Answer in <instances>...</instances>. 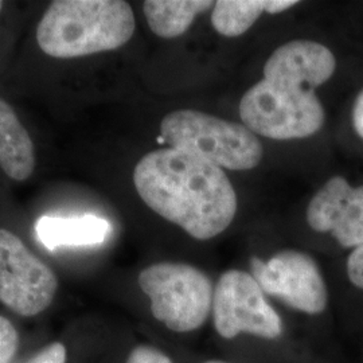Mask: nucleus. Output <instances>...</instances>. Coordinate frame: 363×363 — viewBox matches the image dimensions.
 Listing matches in <instances>:
<instances>
[{"label":"nucleus","instance_id":"obj_1","mask_svg":"<svg viewBox=\"0 0 363 363\" xmlns=\"http://www.w3.org/2000/svg\"><path fill=\"white\" fill-rule=\"evenodd\" d=\"M337 69L333 52L308 39L291 40L272 52L264 66V79L240 103L245 127L274 140L303 139L325 124V108L315 89Z\"/></svg>","mask_w":363,"mask_h":363},{"label":"nucleus","instance_id":"obj_2","mask_svg":"<svg viewBox=\"0 0 363 363\" xmlns=\"http://www.w3.org/2000/svg\"><path fill=\"white\" fill-rule=\"evenodd\" d=\"M133 183L148 208L196 240L222 233L237 213V195L223 169L171 147L143 156Z\"/></svg>","mask_w":363,"mask_h":363},{"label":"nucleus","instance_id":"obj_3","mask_svg":"<svg viewBox=\"0 0 363 363\" xmlns=\"http://www.w3.org/2000/svg\"><path fill=\"white\" fill-rule=\"evenodd\" d=\"M135 25L133 11L123 0H55L42 15L37 42L52 58H77L121 48Z\"/></svg>","mask_w":363,"mask_h":363},{"label":"nucleus","instance_id":"obj_4","mask_svg":"<svg viewBox=\"0 0 363 363\" xmlns=\"http://www.w3.org/2000/svg\"><path fill=\"white\" fill-rule=\"evenodd\" d=\"M162 139L190 155L199 156L217 167L244 171L262 159L259 138L242 124L222 120L199 111H175L162 120Z\"/></svg>","mask_w":363,"mask_h":363},{"label":"nucleus","instance_id":"obj_5","mask_svg":"<svg viewBox=\"0 0 363 363\" xmlns=\"http://www.w3.org/2000/svg\"><path fill=\"white\" fill-rule=\"evenodd\" d=\"M156 320L175 333L201 328L213 310L214 288L208 274L190 264L159 262L139 274Z\"/></svg>","mask_w":363,"mask_h":363},{"label":"nucleus","instance_id":"obj_6","mask_svg":"<svg viewBox=\"0 0 363 363\" xmlns=\"http://www.w3.org/2000/svg\"><path fill=\"white\" fill-rule=\"evenodd\" d=\"M211 311L216 331L225 339L249 334L271 340L284 331L280 315L268 303L256 279L244 271L230 269L220 276Z\"/></svg>","mask_w":363,"mask_h":363},{"label":"nucleus","instance_id":"obj_7","mask_svg":"<svg viewBox=\"0 0 363 363\" xmlns=\"http://www.w3.org/2000/svg\"><path fill=\"white\" fill-rule=\"evenodd\" d=\"M58 288L52 269L13 232L0 229V303L21 316H35Z\"/></svg>","mask_w":363,"mask_h":363},{"label":"nucleus","instance_id":"obj_8","mask_svg":"<svg viewBox=\"0 0 363 363\" xmlns=\"http://www.w3.org/2000/svg\"><path fill=\"white\" fill-rule=\"evenodd\" d=\"M252 276L264 294L280 298L288 307L318 315L327 307V286L316 261L298 250H281L271 259H250Z\"/></svg>","mask_w":363,"mask_h":363},{"label":"nucleus","instance_id":"obj_9","mask_svg":"<svg viewBox=\"0 0 363 363\" xmlns=\"http://www.w3.org/2000/svg\"><path fill=\"white\" fill-rule=\"evenodd\" d=\"M307 222L315 232L331 233L343 247L363 244V184L352 187L343 177H333L313 195Z\"/></svg>","mask_w":363,"mask_h":363},{"label":"nucleus","instance_id":"obj_10","mask_svg":"<svg viewBox=\"0 0 363 363\" xmlns=\"http://www.w3.org/2000/svg\"><path fill=\"white\" fill-rule=\"evenodd\" d=\"M35 233L49 250L60 247H91L104 242L111 233V223L96 216L42 217L35 225Z\"/></svg>","mask_w":363,"mask_h":363},{"label":"nucleus","instance_id":"obj_11","mask_svg":"<svg viewBox=\"0 0 363 363\" xmlns=\"http://www.w3.org/2000/svg\"><path fill=\"white\" fill-rule=\"evenodd\" d=\"M35 166L34 145L15 111L0 99V169L13 181H26Z\"/></svg>","mask_w":363,"mask_h":363},{"label":"nucleus","instance_id":"obj_12","mask_svg":"<svg viewBox=\"0 0 363 363\" xmlns=\"http://www.w3.org/2000/svg\"><path fill=\"white\" fill-rule=\"evenodd\" d=\"M208 0H147L143 11L152 33L160 38H177L193 25L196 15L214 7Z\"/></svg>","mask_w":363,"mask_h":363},{"label":"nucleus","instance_id":"obj_13","mask_svg":"<svg viewBox=\"0 0 363 363\" xmlns=\"http://www.w3.org/2000/svg\"><path fill=\"white\" fill-rule=\"evenodd\" d=\"M265 6L267 0H220L213 7L211 23L220 35L234 38L253 26Z\"/></svg>","mask_w":363,"mask_h":363},{"label":"nucleus","instance_id":"obj_14","mask_svg":"<svg viewBox=\"0 0 363 363\" xmlns=\"http://www.w3.org/2000/svg\"><path fill=\"white\" fill-rule=\"evenodd\" d=\"M18 346V331L9 319L0 316V363L13 362Z\"/></svg>","mask_w":363,"mask_h":363},{"label":"nucleus","instance_id":"obj_15","mask_svg":"<svg viewBox=\"0 0 363 363\" xmlns=\"http://www.w3.org/2000/svg\"><path fill=\"white\" fill-rule=\"evenodd\" d=\"M125 363H172V361L163 351L143 345L130 351Z\"/></svg>","mask_w":363,"mask_h":363},{"label":"nucleus","instance_id":"obj_16","mask_svg":"<svg viewBox=\"0 0 363 363\" xmlns=\"http://www.w3.org/2000/svg\"><path fill=\"white\" fill-rule=\"evenodd\" d=\"M347 276L354 286L363 289V244L355 247L347 259Z\"/></svg>","mask_w":363,"mask_h":363},{"label":"nucleus","instance_id":"obj_17","mask_svg":"<svg viewBox=\"0 0 363 363\" xmlns=\"http://www.w3.org/2000/svg\"><path fill=\"white\" fill-rule=\"evenodd\" d=\"M27 363H66L65 346L60 342L52 343L39 351Z\"/></svg>","mask_w":363,"mask_h":363},{"label":"nucleus","instance_id":"obj_18","mask_svg":"<svg viewBox=\"0 0 363 363\" xmlns=\"http://www.w3.org/2000/svg\"><path fill=\"white\" fill-rule=\"evenodd\" d=\"M352 125L357 135L363 139V89L358 93L352 106Z\"/></svg>","mask_w":363,"mask_h":363},{"label":"nucleus","instance_id":"obj_19","mask_svg":"<svg viewBox=\"0 0 363 363\" xmlns=\"http://www.w3.org/2000/svg\"><path fill=\"white\" fill-rule=\"evenodd\" d=\"M298 4V1L294 0H267L265 13H279L286 11L288 9Z\"/></svg>","mask_w":363,"mask_h":363},{"label":"nucleus","instance_id":"obj_20","mask_svg":"<svg viewBox=\"0 0 363 363\" xmlns=\"http://www.w3.org/2000/svg\"><path fill=\"white\" fill-rule=\"evenodd\" d=\"M205 363H228V362H222V361H208V362Z\"/></svg>","mask_w":363,"mask_h":363},{"label":"nucleus","instance_id":"obj_21","mask_svg":"<svg viewBox=\"0 0 363 363\" xmlns=\"http://www.w3.org/2000/svg\"><path fill=\"white\" fill-rule=\"evenodd\" d=\"M1 9H3V1H0V11H1Z\"/></svg>","mask_w":363,"mask_h":363}]
</instances>
